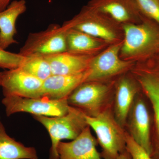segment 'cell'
Segmentation results:
<instances>
[{"label": "cell", "mask_w": 159, "mask_h": 159, "mask_svg": "<svg viewBox=\"0 0 159 159\" xmlns=\"http://www.w3.org/2000/svg\"><path fill=\"white\" fill-rule=\"evenodd\" d=\"M118 24L104 15L93 10L88 6L72 19L62 25L66 29H73L102 40L109 44L122 40L116 25Z\"/></svg>", "instance_id": "cell-7"}, {"label": "cell", "mask_w": 159, "mask_h": 159, "mask_svg": "<svg viewBox=\"0 0 159 159\" xmlns=\"http://www.w3.org/2000/svg\"><path fill=\"white\" fill-rule=\"evenodd\" d=\"M123 39L120 57L142 61L159 54V25L144 16L141 22L122 25Z\"/></svg>", "instance_id": "cell-1"}, {"label": "cell", "mask_w": 159, "mask_h": 159, "mask_svg": "<svg viewBox=\"0 0 159 159\" xmlns=\"http://www.w3.org/2000/svg\"><path fill=\"white\" fill-rule=\"evenodd\" d=\"M85 116L79 109L70 106L67 113L61 116L32 115L34 119L44 126L51 138L49 159H59L57 148L61 140H74L88 126Z\"/></svg>", "instance_id": "cell-5"}, {"label": "cell", "mask_w": 159, "mask_h": 159, "mask_svg": "<svg viewBox=\"0 0 159 159\" xmlns=\"http://www.w3.org/2000/svg\"><path fill=\"white\" fill-rule=\"evenodd\" d=\"M67 30L62 25L51 24L47 29L30 33L19 54L24 57L45 56L67 51Z\"/></svg>", "instance_id": "cell-8"}, {"label": "cell", "mask_w": 159, "mask_h": 159, "mask_svg": "<svg viewBox=\"0 0 159 159\" xmlns=\"http://www.w3.org/2000/svg\"><path fill=\"white\" fill-rule=\"evenodd\" d=\"M116 80L82 83L67 98L69 105L79 109L88 116H97L112 107Z\"/></svg>", "instance_id": "cell-3"}, {"label": "cell", "mask_w": 159, "mask_h": 159, "mask_svg": "<svg viewBox=\"0 0 159 159\" xmlns=\"http://www.w3.org/2000/svg\"><path fill=\"white\" fill-rule=\"evenodd\" d=\"M19 68L27 74L43 81L52 75L50 64L44 56L25 57Z\"/></svg>", "instance_id": "cell-20"}, {"label": "cell", "mask_w": 159, "mask_h": 159, "mask_svg": "<svg viewBox=\"0 0 159 159\" xmlns=\"http://www.w3.org/2000/svg\"><path fill=\"white\" fill-rule=\"evenodd\" d=\"M25 58L19 53H11L0 48V68L8 70L18 68Z\"/></svg>", "instance_id": "cell-22"}, {"label": "cell", "mask_w": 159, "mask_h": 159, "mask_svg": "<svg viewBox=\"0 0 159 159\" xmlns=\"http://www.w3.org/2000/svg\"><path fill=\"white\" fill-rule=\"evenodd\" d=\"M147 102L148 100L141 91L129 112L125 129L150 155L152 120Z\"/></svg>", "instance_id": "cell-10"}, {"label": "cell", "mask_w": 159, "mask_h": 159, "mask_svg": "<svg viewBox=\"0 0 159 159\" xmlns=\"http://www.w3.org/2000/svg\"><path fill=\"white\" fill-rule=\"evenodd\" d=\"M85 117L88 124L97 135L102 149L99 153L102 158L117 159L126 150V131L115 119L112 107L97 117Z\"/></svg>", "instance_id": "cell-4"}, {"label": "cell", "mask_w": 159, "mask_h": 159, "mask_svg": "<svg viewBox=\"0 0 159 159\" xmlns=\"http://www.w3.org/2000/svg\"><path fill=\"white\" fill-rule=\"evenodd\" d=\"M66 30L67 51L70 52L96 55L108 43L82 31L73 29Z\"/></svg>", "instance_id": "cell-18"}, {"label": "cell", "mask_w": 159, "mask_h": 159, "mask_svg": "<svg viewBox=\"0 0 159 159\" xmlns=\"http://www.w3.org/2000/svg\"><path fill=\"white\" fill-rule=\"evenodd\" d=\"M4 97L40 98L43 81L27 74L20 68L2 72Z\"/></svg>", "instance_id": "cell-11"}, {"label": "cell", "mask_w": 159, "mask_h": 159, "mask_svg": "<svg viewBox=\"0 0 159 159\" xmlns=\"http://www.w3.org/2000/svg\"><path fill=\"white\" fill-rule=\"evenodd\" d=\"M152 111L150 156L159 159V54L136 63L130 71Z\"/></svg>", "instance_id": "cell-2"}, {"label": "cell", "mask_w": 159, "mask_h": 159, "mask_svg": "<svg viewBox=\"0 0 159 159\" xmlns=\"http://www.w3.org/2000/svg\"><path fill=\"white\" fill-rule=\"evenodd\" d=\"M118 24H137L144 16L134 0H91L87 5Z\"/></svg>", "instance_id": "cell-12"}, {"label": "cell", "mask_w": 159, "mask_h": 159, "mask_svg": "<svg viewBox=\"0 0 159 159\" xmlns=\"http://www.w3.org/2000/svg\"><path fill=\"white\" fill-rule=\"evenodd\" d=\"M95 55L67 51L45 57L51 66L52 75H74L88 70Z\"/></svg>", "instance_id": "cell-16"}, {"label": "cell", "mask_w": 159, "mask_h": 159, "mask_svg": "<svg viewBox=\"0 0 159 159\" xmlns=\"http://www.w3.org/2000/svg\"><path fill=\"white\" fill-rule=\"evenodd\" d=\"M97 139L88 125L70 142H60L57 146L59 159H102L97 147Z\"/></svg>", "instance_id": "cell-14"}, {"label": "cell", "mask_w": 159, "mask_h": 159, "mask_svg": "<svg viewBox=\"0 0 159 159\" xmlns=\"http://www.w3.org/2000/svg\"><path fill=\"white\" fill-rule=\"evenodd\" d=\"M122 43V40L112 44L102 53L93 57L85 81H113L131 70L136 62L125 60L120 57Z\"/></svg>", "instance_id": "cell-6"}, {"label": "cell", "mask_w": 159, "mask_h": 159, "mask_svg": "<svg viewBox=\"0 0 159 159\" xmlns=\"http://www.w3.org/2000/svg\"><path fill=\"white\" fill-rule=\"evenodd\" d=\"M89 71L74 75H52L43 82L41 97L52 100L67 99L78 86L84 82Z\"/></svg>", "instance_id": "cell-15"}, {"label": "cell", "mask_w": 159, "mask_h": 159, "mask_svg": "<svg viewBox=\"0 0 159 159\" xmlns=\"http://www.w3.org/2000/svg\"><path fill=\"white\" fill-rule=\"evenodd\" d=\"M142 15L159 25V0H134Z\"/></svg>", "instance_id": "cell-21"}, {"label": "cell", "mask_w": 159, "mask_h": 159, "mask_svg": "<svg viewBox=\"0 0 159 159\" xmlns=\"http://www.w3.org/2000/svg\"><path fill=\"white\" fill-rule=\"evenodd\" d=\"M0 159H38L35 148L26 147L9 136L1 120Z\"/></svg>", "instance_id": "cell-19"}, {"label": "cell", "mask_w": 159, "mask_h": 159, "mask_svg": "<svg viewBox=\"0 0 159 159\" xmlns=\"http://www.w3.org/2000/svg\"><path fill=\"white\" fill-rule=\"evenodd\" d=\"M26 10L25 0H15L6 9L0 11V48L6 50L12 44L17 43L14 39L17 33L16 23L19 16Z\"/></svg>", "instance_id": "cell-17"}, {"label": "cell", "mask_w": 159, "mask_h": 159, "mask_svg": "<svg viewBox=\"0 0 159 159\" xmlns=\"http://www.w3.org/2000/svg\"><path fill=\"white\" fill-rule=\"evenodd\" d=\"M141 91L136 80L129 72L123 74L116 81L113 111L117 122L124 129L129 110Z\"/></svg>", "instance_id": "cell-13"}, {"label": "cell", "mask_w": 159, "mask_h": 159, "mask_svg": "<svg viewBox=\"0 0 159 159\" xmlns=\"http://www.w3.org/2000/svg\"><path fill=\"white\" fill-rule=\"evenodd\" d=\"M126 149L132 159H152L149 154L126 133Z\"/></svg>", "instance_id": "cell-23"}, {"label": "cell", "mask_w": 159, "mask_h": 159, "mask_svg": "<svg viewBox=\"0 0 159 159\" xmlns=\"http://www.w3.org/2000/svg\"><path fill=\"white\" fill-rule=\"evenodd\" d=\"M11 0H0V11L6 9L10 4Z\"/></svg>", "instance_id": "cell-24"}, {"label": "cell", "mask_w": 159, "mask_h": 159, "mask_svg": "<svg viewBox=\"0 0 159 159\" xmlns=\"http://www.w3.org/2000/svg\"><path fill=\"white\" fill-rule=\"evenodd\" d=\"M2 72H0V86H1V83H2Z\"/></svg>", "instance_id": "cell-26"}, {"label": "cell", "mask_w": 159, "mask_h": 159, "mask_svg": "<svg viewBox=\"0 0 159 159\" xmlns=\"http://www.w3.org/2000/svg\"><path fill=\"white\" fill-rule=\"evenodd\" d=\"M2 102L5 106L7 117L19 112L28 113L35 116H61L67 113L70 108L67 99L52 100L46 97L11 96L4 97Z\"/></svg>", "instance_id": "cell-9"}, {"label": "cell", "mask_w": 159, "mask_h": 159, "mask_svg": "<svg viewBox=\"0 0 159 159\" xmlns=\"http://www.w3.org/2000/svg\"><path fill=\"white\" fill-rule=\"evenodd\" d=\"M117 159H132V158L128 152L126 150L120 154Z\"/></svg>", "instance_id": "cell-25"}]
</instances>
